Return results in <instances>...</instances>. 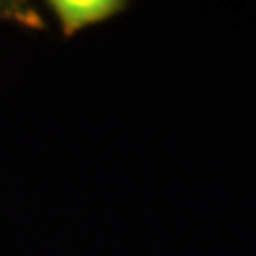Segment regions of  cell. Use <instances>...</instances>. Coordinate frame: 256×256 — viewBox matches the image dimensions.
I'll return each instance as SVG.
<instances>
[{"label":"cell","instance_id":"6da1fadb","mask_svg":"<svg viewBox=\"0 0 256 256\" xmlns=\"http://www.w3.org/2000/svg\"><path fill=\"white\" fill-rule=\"evenodd\" d=\"M52 13L58 18L66 36L77 34L86 26L100 24L126 9V2L118 0H56L47 2Z\"/></svg>","mask_w":256,"mask_h":256}]
</instances>
